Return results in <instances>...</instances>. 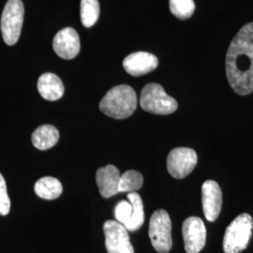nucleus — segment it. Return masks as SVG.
<instances>
[{
    "label": "nucleus",
    "mask_w": 253,
    "mask_h": 253,
    "mask_svg": "<svg viewBox=\"0 0 253 253\" xmlns=\"http://www.w3.org/2000/svg\"><path fill=\"white\" fill-rule=\"evenodd\" d=\"M226 75L236 94L253 92V22L242 27L232 41L226 54Z\"/></svg>",
    "instance_id": "1"
},
{
    "label": "nucleus",
    "mask_w": 253,
    "mask_h": 253,
    "mask_svg": "<svg viewBox=\"0 0 253 253\" xmlns=\"http://www.w3.org/2000/svg\"><path fill=\"white\" fill-rule=\"evenodd\" d=\"M137 107L134 89L126 84L113 87L100 102V111L110 118L125 119L130 117Z\"/></svg>",
    "instance_id": "2"
},
{
    "label": "nucleus",
    "mask_w": 253,
    "mask_h": 253,
    "mask_svg": "<svg viewBox=\"0 0 253 253\" xmlns=\"http://www.w3.org/2000/svg\"><path fill=\"white\" fill-rule=\"evenodd\" d=\"M253 217L241 214L227 227L223 237V251L225 253H239L247 249L253 235Z\"/></svg>",
    "instance_id": "3"
},
{
    "label": "nucleus",
    "mask_w": 253,
    "mask_h": 253,
    "mask_svg": "<svg viewBox=\"0 0 253 253\" xmlns=\"http://www.w3.org/2000/svg\"><path fill=\"white\" fill-rule=\"evenodd\" d=\"M141 107L154 115H170L178 107L177 101L166 94L163 86L151 83L143 88L140 98Z\"/></svg>",
    "instance_id": "4"
},
{
    "label": "nucleus",
    "mask_w": 253,
    "mask_h": 253,
    "mask_svg": "<svg viewBox=\"0 0 253 253\" xmlns=\"http://www.w3.org/2000/svg\"><path fill=\"white\" fill-rule=\"evenodd\" d=\"M24 15L25 8L21 0H8L1 16V32L6 44L14 45L18 42Z\"/></svg>",
    "instance_id": "5"
},
{
    "label": "nucleus",
    "mask_w": 253,
    "mask_h": 253,
    "mask_svg": "<svg viewBox=\"0 0 253 253\" xmlns=\"http://www.w3.org/2000/svg\"><path fill=\"white\" fill-rule=\"evenodd\" d=\"M154 249L160 253H168L172 246V221L167 211L156 210L151 216L148 230Z\"/></svg>",
    "instance_id": "6"
},
{
    "label": "nucleus",
    "mask_w": 253,
    "mask_h": 253,
    "mask_svg": "<svg viewBox=\"0 0 253 253\" xmlns=\"http://www.w3.org/2000/svg\"><path fill=\"white\" fill-rule=\"evenodd\" d=\"M198 163L196 152L188 147L172 149L167 158V169L172 177L182 179L192 172Z\"/></svg>",
    "instance_id": "7"
},
{
    "label": "nucleus",
    "mask_w": 253,
    "mask_h": 253,
    "mask_svg": "<svg viewBox=\"0 0 253 253\" xmlns=\"http://www.w3.org/2000/svg\"><path fill=\"white\" fill-rule=\"evenodd\" d=\"M103 232L108 253H134L127 230L121 223L107 220L103 224Z\"/></svg>",
    "instance_id": "8"
},
{
    "label": "nucleus",
    "mask_w": 253,
    "mask_h": 253,
    "mask_svg": "<svg viewBox=\"0 0 253 253\" xmlns=\"http://www.w3.org/2000/svg\"><path fill=\"white\" fill-rule=\"evenodd\" d=\"M182 234L187 253H199L206 246L207 229L198 217H190L183 222Z\"/></svg>",
    "instance_id": "9"
},
{
    "label": "nucleus",
    "mask_w": 253,
    "mask_h": 253,
    "mask_svg": "<svg viewBox=\"0 0 253 253\" xmlns=\"http://www.w3.org/2000/svg\"><path fill=\"white\" fill-rule=\"evenodd\" d=\"M202 202L204 214L208 221L217 219L222 206V192L216 181L207 180L202 187Z\"/></svg>",
    "instance_id": "10"
},
{
    "label": "nucleus",
    "mask_w": 253,
    "mask_h": 253,
    "mask_svg": "<svg viewBox=\"0 0 253 253\" xmlns=\"http://www.w3.org/2000/svg\"><path fill=\"white\" fill-rule=\"evenodd\" d=\"M54 52L64 59H73L80 52V38L75 29L66 27L54 36L53 41Z\"/></svg>",
    "instance_id": "11"
},
{
    "label": "nucleus",
    "mask_w": 253,
    "mask_h": 253,
    "mask_svg": "<svg viewBox=\"0 0 253 253\" xmlns=\"http://www.w3.org/2000/svg\"><path fill=\"white\" fill-rule=\"evenodd\" d=\"M159 65L158 57L146 52H136L127 55L123 61L126 73L132 76H142L153 72Z\"/></svg>",
    "instance_id": "12"
},
{
    "label": "nucleus",
    "mask_w": 253,
    "mask_h": 253,
    "mask_svg": "<svg viewBox=\"0 0 253 253\" xmlns=\"http://www.w3.org/2000/svg\"><path fill=\"white\" fill-rule=\"evenodd\" d=\"M121 173L118 168L109 164L107 166L100 168L96 173V181L99 187L100 195L103 198H110L118 192V184Z\"/></svg>",
    "instance_id": "13"
},
{
    "label": "nucleus",
    "mask_w": 253,
    "mask_h": 253,
    "mask_svg": "<svg viewBox=\"0 0 253 253\" xmlns=\"http://www.w3.org/2000/svg\"><path fill=\"white\" fill-rule=\"evenodd\" d=\"M38 90L46 100H59L64 95V84L61 79L54 73H43L38 80Z\"/></svg>",
    "instance_id": "14"
},
{
    "label": "nucleus",
    "mask_w": 253,
    "mask_h": 253,
    "mask_svg": "<svg viewBox=\"0 0 253 253\" xmlns=\"http://www.w3.org/2000/svg\"><path fill=\"white\" fill-rule=\"evenodd\" d=\"M32 144L39 150H47L56 145L59 139V132L55 126L42 125L32 133Z\"/></svg>",
    "instance_id": "15"
},
{
    "label": "nucleus",
    "mask_w": 253,
    "mask_h": 253,
    "mask_svg": "<svg viewBox=\"0 0 253 253\" xmlns=\"http://www.w3.org/2000/svg\"><path fill=\"white\" fill-rule=\"evenodd\" d=\"M34 190L42 199L54 200L61 195L63 188L58 179L52 176H44L37 181Z\"/></svg>",
    "instance_id": "16"
},
{
    "label": "nucleus",
    "mask_w": 253,
    "mask_h": 253,
    "mask_svg": "<svg viewBox=\"0 0 253 253\" xmlns=\"http://www.w3.org/2000/svg\"><path fill=\"white\" fill-rule=\"evenodd\" d=\"M126 197L132 206V215L124 227L129 232H136L143 226L145 222L143 200L137 192H128Z\"/></svg>",
    "instance_id": "17"
},
{
    "label": "nucleus",
    "mask_w": 253,
    "mask_h": 253,
    "mask_svg": "<svg viewBox=\"0 0 253 253\" xmlns=\"http://www.w3.org/2000/svg\"><path fill=\"white\" fill-rule=\"evenodd\" d=\"M144 184V177L141 172L129 170L121 174L118 184V192H136L141 190Z\"/></svg>",
    "instance_id": "18"
},
{
    "label": "nucleus",
    "mask_w": 253,
    "mask_h": 253,
    "mask_svg": "<svg viewBox=\"0 0 253 253\" xmlns=\"http://www.w3.org/2000/svg\"><path fill=\"white\" fill-rule=\"evenodd\" d=\"M82 24L84 27H93L100 17V3L98 0H81Z\"/></svg>",
    "instance_id": "19"
},
{
    "label": "nucleus",
    "mask_w": 253,
    "mask_h": 253,
    "mask_svg": "<svg viewBox=\"0 0 253 253\" xmlns=\"http://www.w3.org/2000/svg\"><path fill=\"white\" fill-rule=\"evenodd\" d=\"M169 8L176 18L187 20L194 13L195 4L193 0H169Z\"/></svg>",
    "instance_id": "20"
},
{
    "label": "nucleus",
    "mask_w": 253,
    "mask_h": 253,
    "mask_svg": "<svg viewBox=\"0 0 253 253\" xmlns=\"http://www.w3.org/2000/svg\"><path fill=\"white\" fill-rule=\"evenodd\" d=\"M132 215V206L129 202L120 201L115 208V217L117 221L125 226Z\"/></svg>",
    "instance_id": "21"
},
{
    "label": "nucleus",
    "mask_w": 253,
    "mask_h": 253,
    "mask_svg": "<svg viewBox=\"0 0 253 253\" xmlns=\"http://www.w3.org/2000/svg\"><path fill=\"white\" fill-rule=\"evenodd\" d=\"M10 209V200L7 191L6 181L0 173V215L7 216Z\"/></svg>",
    "instance_id": "22"
}]
</instances>
